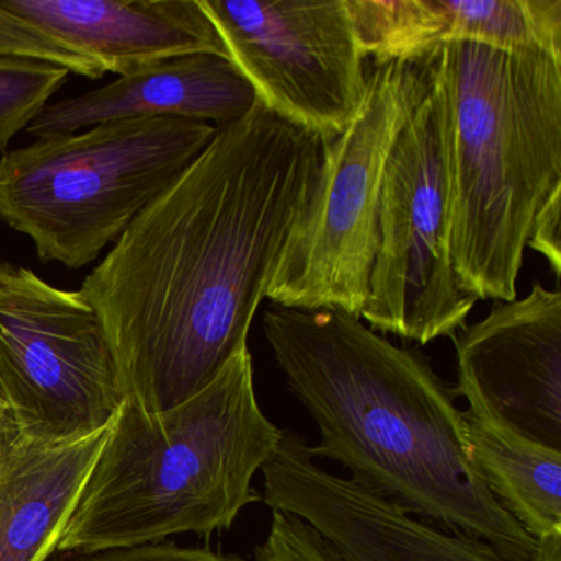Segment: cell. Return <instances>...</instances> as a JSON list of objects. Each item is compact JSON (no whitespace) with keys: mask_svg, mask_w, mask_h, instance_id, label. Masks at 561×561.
<instances>
[{"mask_svg":"<svg viewBox=\"0 0 561 561\" xmlns=\"http://www.w3.org/2000/svg\"><path fill=\"white\" fill-rule=\"evenodd\" d=\"M327 140L255 103L150 203L84 278L127 397L165 412L248 346Z\"/></svg>","mask_w":561,"mask_h":561,"instance_id":"cell-1","label":"cell"},{"mask_svg":"<svg viewBox=\"0 0 561 561\" xmlns=\"http://www.w3.org/2000/svg\"><path fill=\"white\" fill-rule=\"evenodd\" d=\"M265 340L317 425L314 459L504 561H540L537 541L495 501L469 456L465 410L425 356L337 310L272 304Z\"/></svg>","mask_w":561,"mask_h":561,"instance_id":"cell-2","label":"cell"},{"mask_svg":"<svg viewBox=\"0 0 561 561\" xmlns=\"http://www.w3.org/2000/svg\"><path fill=\"white\" fill-rule=\"evenodd\" d=\"M262 410L249 347L196 396L165 412L127 397L65 524L57 553L160 543L229 530L278 442Z\"/></svg>","mask_w":561,"mask_h":561,"instance_id":"cell-3","label":"cell"},{"mask_svg":"<svg viewBox=\"0 0 561 561\" xmlns=\"http://www.w3.org/2000/svg\"><path fill=\"white\" fill-rule=\"evenodd\" d=\"M423 58L448 101L456 277L478 300H515L535 216L561 186V58L471 42Z\"/></svg>","mask_w":561,"mask_h":561,"instance_id":"cell-4","label":"cell"},{"mask_svg":"<svg viewBox=\"0 0 561 561\" xmlns=\"http://www.w3.org/2000/svg\"><path fill=\"white\" fill-rule=\"evenodd\" d=\"M213 124L182 117L111 121L38 139L0 159V221L44 262L91 264L205 152Z\"/></svg>","mask_w":561,"mask_h":561,"instance_id":"cell-5","label":"cell"},{"mask_svg":"<svg viewBox=\"0 0 561 561\" xmlns=\"http://www.w3.org/2000/svg\"><path fill=\"white\" fill-rule=\"evenodd\" d=\"M419 80V61L370 68L359 113L327 140L307 211L268 285L272 304L360 318L379 251L383 175Z\"/></svg>","mask_w":561,"mask_h":561,"instance_id":"cell-6","label":"cell"},{"mask_svg":"<svg viewBox=\"0 0 561 561\" xmlns=\"http://www.w3.org/2000/svg\"><path fill=\"white\" fill-rule=\"evenodd\" d=\"M380 195L379 251L360 320L377 333L425 344L466 327L478 298L449 255L448 101L426 58Z\"/></svg>","mask_w":561,"mask_h":561,"instance_id":"cell-7","label":"cell"},{"mask_svg":"<svg viewBox=\"0 0 561 561\" xmlns=\"http://www.w3.org/2000/svg\"><path fill=\"white\" fill-rule=\"evenodd\" d=\"M127 392L103 321L80 290H61L0 259V412L41 442L103 432Z\"/></svg>","mask_w":561,"mask_h":561,"instance_id":"cell-8","label":"cell"},{"mask_svg":"<svg viewBox=\"0 0 561 561\" xmlns=\"http://www.w3.org/2000/svg\"><path fill=\"white\" fill-rule=\"evenodd\" d=\"M199 5L259 103L324 140L350 127L369 71L346 0H199Z\"/></svg>","mask_w":561,"mask_h":561,"instance_id":"cell-9","label":"cell"},{"mask_svg":"<svg viewBox=\"0 0 561 561\" xmlns=\"http://www.w3.org/2000/svg\"><path fill=\"white\" fill-rule=\"evenodd\" d=\"M261 474V502L310 525L344 561H504L482 541L443 530L328 471L294 430L282 428Z\"/></svg>","mask_w":561,"mask_h":561,"instance_id":"cell-10","label":"cell"},{"mask_svg":"<svg viewBox=\"0 0 561 561\" xmlns=\"http://www.w3.org/2000/svg\"><path fill=\"white\" fill-rule=\"evenodd\" d=\"M466 383L522 435L561 451V294L535 280L451 337Z\"/></svg>","mask_w":561,"mask_h":561,"instance_id":"cell-11","label":"cell"},{"mask_svg":"<svg viewBox=\"0 0 561 561\" xmlns=\"http://www.w3.org/2000/svg\"><path fill=\"white\" fill-rule=\"evenodd\" d=\"M0 8L96 61L104 73H139L172 58H228L199 0H0Z\"/></svg>","mask_w":561,"mask_h":561,"instance_id":"cell-12","label":"cell"},{"mask_svg":"<svg viewBox=\"0 0 561 561\" xmlns=\"http://www.w3.org/2000/svg\"><path fill=\"white\" fill-rule=\"evenodd\" d=\"M360 54L415 64L439 45L538 50L561 58V0H346Z\"/></svg>","mask_w":561,"mask_h":561,"instance_id":"cell-13","label":"cell"},{"mask_svg":"<svg viewBox=\"0 0 561 561\" xmlns=\"http://www.w3.org/2000/svg\"><path fill=\"white\" fill-rule=\"evenodd\" d=\"M255 103L251 84L228 58L186 55L48 104L27 133L48 139L139 117H182L221 129L248 116Z\"/></svg>","mask_w":561,"mask_h":561,"instance_id":"cell-14","label":"cell"},{"mask_svg":"<svg viewBox=\"0 0 561 561\" xmlns=\"http://www.w3.org/2000/svg\"><path fill=\"white\" fill-rule=\"evenodd\" d=\"M107 428L73 442H41L0 415V561H48L57 553Z\"/></svg>","mask_w":561,"mask_h":561,"instance_id":"cell-15","label":"cell"},{"mask_svg":"<svg viewBox=\"0 0 561 561\" xmlns=\"http://www.w3.org/2000/svg\"><path fill=\"white\" fill-rule=\"evenodd\" d=\"M453 389L468 403L466 443L489 491L537 541L540 561H561V451L512 428L466 383Z\"/></svg>","mask_w":561,"mask_h":561,"instance_id":"cell-16","label":"cell"},{"mask_svg":"<svg viewBox=\"0 0 561 561\" xmlns=\"http://www.w3.org/2000/svg\"><path fill=\"white\" fill-rule=\"evenodd\" d=\"M70 75L44 61L0 58V153L41 116Z\"/></svg>","mask_w":561,"mask_h":561,"instance_id":"cell-17","label":"cell"},{"mask_svg":"<svg viewBox=\"0 0 561 561\" xmlns=\"http://www.w3.org/2000/svg\"><path fill=\"white\" fill-rule=\"evenodd\" d=\"M0 58L44 61L90 80L103 78L104 70L80 51L55 41L18 15L0 8Z\"/></svg>","mask_w":561,"mask_h":561,"instance_id":"cell-18","label":"cell"},{"mask_svg":"<svg viewBox=\"0 0 561 561\" xmlns=\"http://www.w3.org/2000/svg\"><path fill=\"white\" fill-rule=\"evenodd\" d=\"M255 561H344L317 530L287 512L272 511L271 527L255 547Z\"/></svg>","mask_w":561,"mask_h":561,"instance_id":"cell-19","label":"cell"},{"mask_svg":"<svg viewBox=\"0 0 561 561\" xmlns=\"http://www.w3.org/2000/svg\"><path fill=\"white\" fill-rule=\"evenodd\" d=\"M48 561H249L238 553L203 547H183L172 541L116 548L96 553H55Z\"/></svg>","mask_w":561,"mask_h":561,"instance_id":"cell-20","label":"cell"},{"mask_svg":"<svg viewBox=\"0 0 561 561\" xmlns=\"http://www.w3.org/2000/svg\"><path fill=\"white\" fill-rule=\"evenodd\" d=\"M561 186L553 190L535 216L527 248L543 255L557 277L561 274Z\"/></svg>","mask_w":561,"mask_h":561,"instance_id":"cell-21","label":"cell"},{"mask_svg":"<svg viewBox=\"0 0 561 561\" xmlns=\"http://www.w3.org/2000/svg\"><path fill=\"white\" fill-rule=\"evenodd\" d=\"M0 415H2V412H0Z\"/></svg>","mask_w":561,"mask_h":561,"instance_id":"cell-22","label":"cell"}]
</instances>
